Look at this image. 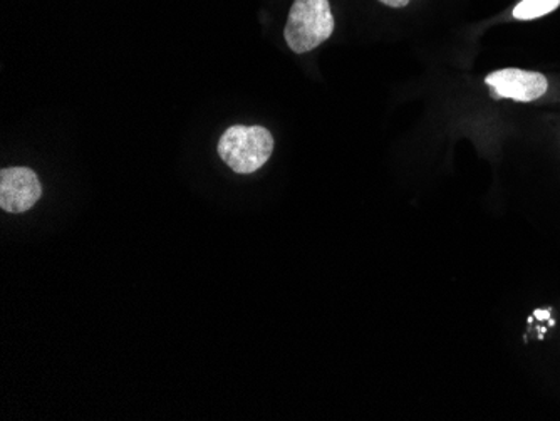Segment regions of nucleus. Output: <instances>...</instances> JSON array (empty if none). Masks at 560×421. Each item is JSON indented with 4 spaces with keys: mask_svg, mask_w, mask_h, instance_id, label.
<instances>
[{
    "mask_svg": "<svg viewBox=\"0 0 560 421\" xmlns=\"http://www.w3.org/2000/svg\"><path fill=\"white\" fill-rule=\"evenodd\" d=\"M486 84L497 100H512L517 103L537 102L549 91V80L542 72L518 68L490 72L486 78Z\"/></svg>",
    "mask_w": 560,
    "mask_h": 421,
    "instance_id": "nucleus-3",
    "label": "nucleus"
},
{
    "mask_svg": "<svg viewBox=\"0 0 560 421\" xmlns=\"http://www.w3.org/2000/svg\"><path fill=\"white\" fill-rule=\"evenodd\" d=\"M273 152V137L267 128L235 125L220 137L219 155L235 173L248 175L262 168Z\"/></svg>",
    "mask_w": 560,
    "mask_h": 421,
    "instance_id": "nucleus-2",
    "label": "nucleus"
},
{
    "mask_svg": "<svg viewBox=\"0 0 560 421\" xmlns=\"http://www.w3.org/2000/svg\"><path fill=\"white\" fill-rule=\"evenodd\" d=\"M560 8V0H521L515 5L514 19L517 21H534L544 17Z\"/></svg>",
    "mask_w": 560,
    "mask_h": 421,
    "instance_id": "nucleus-5",
    "label": "nucleus"
},
{
    "mask_svg": "<svg viewBox=\"0 0 560 421\" xmlns=\"http://www.w3.org/2000/svg\"><path fill=\"white\" fill-rule=\"evenodd\" d=\"M43 195L36 173L25 166L0 172V209L11 213L27 212Z\"/></svg>",
    "mask_w": 560,
    "mask_h": 421,
    "instance_id": "nucleus-4",
    "label": "nucleus"
},
{
    "mask_svg": "<svg viewBox=\"0 0 560 421\" xmlns=\"http://www.w3.org/2000/svg\"><path fill=\"white\" fill-rule=\"evenodd\" d=\"M335 33V15L329 0H294L289 11L284 37L295 55H305L326 43Z\"/></svg>",
    "mask_w": 560,
    "mask_h": 421,
    "instance_id": "nucleus-1",
    "label": "nucleus"
},
{
    "mask_svg": "<svg viewBox=\"0 0 560 421\" xmlns=\"http://www.w3.org/2000/svg\"><path fill=\"white\" fill-rule=\"evenodd\" d=\"M381 4L388 5V8L401 9L410 4L411 0H380Z\"/></svg>",
    "mask_w": 560,
    "mask_h": 421,
    "instance_id": "nucleus-6",
    "label": "nucleus"
}]
</instances>
